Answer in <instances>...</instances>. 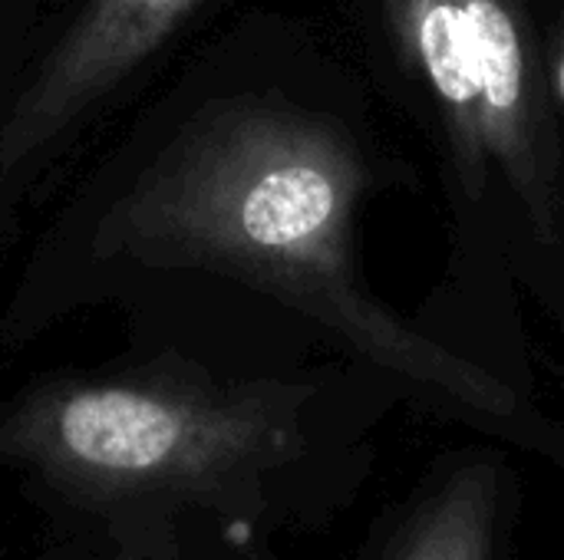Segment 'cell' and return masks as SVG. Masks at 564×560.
<instances>
[{"label": "cell", "instance_id": "6da1fadb", "mask_svg": "<svg viewBox=\"0 0 564 560\" xmlns=\"http://www.w3.org/2000/svg\"><path fill=\"white\" fill-rule=\"evenodd\" d=\"M364 191V158L337 122L278 99H225L122 188L96 228V251L231 277L397 376L512 416L506 383L423 337L364 284L354 257Z\"/></svg>", "mask_w": 564, "mask_h": 560}, {"label": "cell", "instance_id": "7a4b0ae2", "mask_svg": "<svg viewBox=\"0 0 564 560\" xmlns=\"http://www.w3.org/2000/svg\"><path fill=\"white\" fill-rule=\"evenodd\" d=\"M297 409L301 393L278 383L139 370L36 393L0 442L96 482H205L297 455Z\"/></svg>", "mask_w": 564, "mask_h": 560}, {"label": "cell", "instance_id": "3957f363", "mask_svg": "<svg viewBox=\"0 0 564 560\" xmlns=\"http://www.w3.org/2000/svg\"><path fill=\"white\" fill-rule=\"evenodd\" d=\"M387 36L426 89L469 191L502 182L555 238L558 145L522 0H380Z\"/></svg>", "mask_w": 564, "mask_h": 560}, {"label": "cell", "instance_id": "277c9868", "mask_svg": "<svg viewBox=\"0 0 564 560\" xmlns=\"http://www.w3.org/2000/svg\"><path fill=\"white\" fill-rule=\"evenodd\" d=\"M202 0H86L0 125V178L20 175L112 96Z\"/></svg>", "mask_w": 564, "mask_h": 560}, {"label": "cell", "instance_id": "5b68a950", "mask_svg": "<svg viewBox=\"0 0 564 560\" xmlns=\"http://www.w3.org/2000/svg\"><path fill=\"white\" fill-rule=\"evenodd\" d=\"M496 528L499 469L469 462L423 498L387 560H496Z\"/></svg>", "mask_w": 564, "mask_h": 560}, {"label": "cell", "instance_id": "8992f818", "mask_svg": "<svg viewBox=\"0 0 564 560\" xmlns=\"http://www.w3.org/2000/svg\"><path fill=\"white\" fill-rule=\"evenodd\" d=\"M552 86H555L558 99L564 102V23L562 30L555 33V46H552Z\"/></svg>", "mask_w": 564, "mask_h": 560}, {"label": "cell", "instance_id": "52a82bcc", "mask_svg": "<svg viewBox=\"0 0 564 560\" xmlns=\"http://www.w3.org/2000/svg\"><path fill=\"white\" fill-rule=\"evenodd\" d=\"M0 7H3V0H0Z\"/></svg>", "mask_w": 564, "mask_h": 560}]
</instances>
